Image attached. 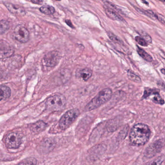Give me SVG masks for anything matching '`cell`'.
<instances>
[{"label":"cell","instance_id":"4316f807","mask_svg":"<svg viewBox=\"0 0 165 165\" xmlns=\"http://www.w3.org/2000/svg\"><path fill=\"white\" fill-rule=\"evenodd\" d=\"M3 71L2 69L0 68V78H1L3 77Z\"/></svg>","mask_w":165,"mask_h":165},{"label":"cell","instance_id":"30bf717a","mask_svg":"<svg viewBox=\"0 0 165 165\" xmlns=\"http://www.w3.org/2000/svg\"><path fill=\"white\" fill-rule=\"evenodd\" d=\"M8 10L13 14L18 16H23L26 14V12L23 7L20 5L13 4L8 2H3Z\"/></svg>","mask_w":165,"mask_h":165},{"label":"cell","instance_id":"6da1fadb","mask_svg":"<svg viewBox=\"0 0 165 165\" xmlns=\"http://www.w3.org/2000/svg\"><path fill=\"white\" fill-rule=\"evenodd\" d=\"M151 134V131L147 125L137 124L134 125L130 132L129 139L133 144L143 145L147 143Z\"/></svg>","mask_w":165,"mask_h":165},{"label":"cell","instance_id":"8fae6325","mask_svg":"<svg viewBox=\"0 0 165 165\" xmlns=\"http://www.w3.org/2000/svg\"><path fill=\"white\" fill-rule=\"evenodd\" d=\"M47 126V124L43 121H38L31 125V130L35 134H38L44 131Z\"/></svg>","mask_w":165,"mask_h":165},{"label":"cell","instance_id":"7a4b0ae2","mask_svg":"<svg viewBox=\"0 0 165 165\" xmlns=\"http://www.w3.org/2000/svg\"><path fill=\"white\" fill-rule=\"evenodd\" d=\"M112 95V91L111 89H104L87 104L85 107V111H92L99 108L110 100Z\"/></svg>","mask_w":165,"mask_h":165},{"label":"cell","instance_id":"8992f818","mask_svg":"<svg viewBox=\"0 0 165 165\" xmlns=\"http://www.w3.org/2000/svg\"><path fill=\"white\" fill-rule=\"evenodd\" d=\"M5 144L9 149H16L20 147L22 143V139L18 133H10L5 137L4 139Z\"/></svg>","mask_w":165,"mask_h":165},{"label":"cell","instance_id":"cb8c5ba5","mask_svg":"<svg viewBox=\"0 0 165 165\" xmlns=\"http://www.w3.org/2000/svg\"><path fill=\"white\" fill-rule=\"evenodd\" d=\"M155 15H156V19L158 20L161 23L165 25V17L163 16V15L160 14L159 13H156L155 12Z\"/></svg>","mask_w":165,"mask_h":165},{"label":"cell","instance_id":"9c48e42d","mask_svg":"<svg viewBox=\"0 0 165 165\" xmlns=\"http://www.w3.org/2000/svg\"><path fill=\"white\" fill-rule=\"evenodd\" d=\"M14 51L13 47L8 42L0 40V59L10 57L13 55Z\"/></svg>","mask_w":165,"mask_h":165},{"label":"cell","instance_id":"ffe728a7","mask_svg":"<svg viewBox=\"0 0 165 165\" xmlns=\"http://www.w3.org/2000/svg\"><path fill=\"white\" fill-rule=\"evenodd\" d=\"M163 160H164L163 157L162 156H159V157L155 158L154 160L148 163L146 165H161Z\"/></svg>","mask_w":165,"mask_h":165},{"label":"cell","instance_id":"e0dca14e","mask_svg":"<svg viewBox=\"0 0 165 165\" xmlns=\"http://www.w3.org/2000/svg\"><path fill=\"white\" fill-rule=\"evenodd\" d=\"M37 160L34 157H28L22 160L17 165H36Z\"/></svg>","mask_w":165,"mask_h":165},{"label":"cell","instance_id":"d4e9b609","mask_svg":"<svg viewBox=\"0 0 165 165\" xmlns=\"http://www.w3.org/2000/svg\"><path fill=\"white\" fill-rule=\"evenodd\" d=\"M31 2L34 3V4H43L44 1H40V0H37V1L35 0V1H31Z\"/></svg>","mask_w":165,"mask_h":165},{"label":"cell","instance_id":"7402d4cb","mask_svg":"<svg viewBox=\"0 0 165 165\" xmlns=\"http://www.w3.org/2000/svg\"><path fill=\"white\" fill-rule=\"evenodd\" d=\"M135 40L139 45L143 46V47H146L148 45L147 42L146 41L145 39L142 37H139V36L136 37H135Z\"/></svg>","mask_w":165,"mask_h":165},{"label":"cell","instance_id":"3957f363","mask_svg":"<svg viewBox=\"0 0 165 165\" xmlns=\"http://www.w3.org/2000/svg\"><path fill=\"white\" fill-rule=\"evenodd\" d=\"M67 104L66 98L61 94L51 95L45 101V107L48 111H58L64 109Z\"/></svg>","mask_w":165,"mask_h":165},{"label":"cell","instance_id":"44dd1931","mask_svg":"<svg viewBox=\"0 0 165 165\" xmlns=\"http://www.w3.org/2000/svg\"><path fill=\"white\" fill-rule=\"evenodd\" d=\"M108 36L111 38V40L115 42V43H118V44L120 45L124 44L123 42L119 38H118V37L115 36L114 34L109 32L108 34Z\"/></svg>","mask_w":165,"mask_h":165},{"label":"cell","instance_id":"277c9868","mask_svg":"<svg viewBox=\"0 0 165 165\" xmlns=\"http://www.w3.org/2000/svg\"><path fill=\"white\" fill-rule=\"evenodd\" d=\"M80 114L79 110L77 109H73L67 111L61 117L58 125L61 130H65L69 127Z\"/></svg>","mask_w":165,"mask_h":165},{"label":"cell","instance_id":"5b68a950","mask_svg":"<svg viewBox=\"0 0 165 165\" xmlns=\"http://www.w3.org/2000/svg\"><path fill=\"white\" fill-rule=\"evenodd\" d=\"M61 58V55L58 51H50L44 56L42 61V65L45 67H54L58 64Z\"/></svg>","mask_w":165,"mask_h":165},{"label":"cell","instance_id":"9a60e30c","mask_svg":"<svg viewBox=\"0 0 165 165\" xmlns=\"http://www.w3.org/2000/svg\"><path fill=\"white\" fill-rule=\"evenodd\" d=\"M137 52L143 59H145L146 61L152 62L153 61V58L151 55H150L147 52H146L145 50L140 48L139 47L137 48Z\"/></svg>","mask_w":165,"mask_h":165},{"label":"cell","instance_id":"5bb4252c","mask_svg":"<svg viewBox=\"0 0 165 165\" xmlns=\"http://www.w3.org/2000/svg\"><path fill=\"white\" fill-rule=\"evenodd\" d=\"M40 11L44 14L51 15L55 13L54 7L51 5H44L40 8Z\"/></svg>","mask_w":165,"mask_h":165},{"label":"cell","instance_id":"2e32d148","mask_svg":"<svg viewBox=\"0 0 165 165\" xmlns=\"http://www.w3.org/2000/svg\"><path fill=\"white\" fill-rule=\"evenodd\" d=\"M10 28L9 22L6 20H1L0 21V34H3L5 33Z\"/></svg>","mask_w":165,"mask_h":165},{"label":"cell","instance_id":"d6986e66","mask_svg":"<svg viewBox=\"0 0 165 165\" xmlns=\"http://www.w3.org/2000/svg\"><path fill=\"white\" fill-rule=\"evenodd\" d=\"M128 77L131 81L136 83H141V79L139 76L134 74L133 72L128 70Z\"/></svg>","mask_w":165,"mask_h":165},{"label":"cell","instance_id":"ba28073f","mask_svg":"<svg viewBox=\"0 0 165 165\" xmlns=\"http://www.w3.org/2000/svg\"><path fill=\"white\" fill-rule=\"evenodd\" d=\"M105 12L107 16L112 20L115 21H123L124 19L116 12L117 10L114 4L109 1H104Z\"/></svg>","mask_w":165,"mask_h":165},{"label":"cell","instance_id":"4fadbf2b","mask_svg":"<svg viewBox=\"0 0 165 165\" xmlns=\"http://www.w3.org/2000/svg\"><path fill=\"white\" fill-rule=\"evenodd\" d=\"M11 93L10 89L8 86L0 85V101L8 99L10 96Z\"/></svg>","mask_w":165,"mask_h":165},{"label":"cell","instance_id":"83f0119b","mask_svg":"<svg viewBox=\"0 0 165 165\" xmlns=\"http://www.w3.org/2000/svg\"><path fill=\"white\" fill-rule=\"evenodd\" d=\"M161 72L163 74L165 75V69H161Z\"/></svg>","mask_w":165,"mask_h":165},{"label":"cell","instance_id":"ac0fdd59","mask_svg":"<svg viewBox=\"0 0 165 165\" xmlns=\"http://www.w3.org/2000/svg\"><path fill=\"white\" fill-rule=\"evenodd\" d=\"M159 92V91L156 89H152L146 88L144 92L143 98H146L152 95H156L158 94Z\"/></svg>","mask_w":165,"mask_h":165},{"label":"cell","instance_id":"484cf974","mask_svg":"<svg viewBox=\"0 0 165 165\" xmlns=\"http://www.w3.org/2000/svg\"><path fill=\"white\" fill-rule=\"evenodd\" d=\"M65 22H66V24H67V25H68L69 26H70V27L71 28H74V26L72 25V22H71V21H70V20H67L65 21Z\"/></svg>","mask_w":165,"mask_h":165},{"label":"cell","instance_id":"52a82bcc","mask_svg":"<svg viewBox=\"0 0 165 165\" xmlns=\"http://www.w3.org/2000/svg\"><path fill=\"white\" fill-rule=\"evenodd\" d=\"M14 37L15 39L21 43H26L29 39L30 33L24 26L18 25L15 29Z\"/></svg>","mask_w":165,"mask_h":165},{"label":"cell","instance_id":"603a6c76","mask_svg":"<svg viewBox=\"0 0 165 165\" xmlns=\"http://www.w3.org/2000/svg\"><path fill=\"white\" fill-rule=\"evenodd\" d=\"M153 102H155L156 104L163 105L165 103L164 100L161 98L160 95H159V94L155 95V96L153 98Z\"/></svg>","mask_w":165,"mask_h":165},{"label":"cell","instance_id":"7c38bea8","mask_svg":"<svg viewBox=\"0 0 165 165\" xmlns=\"http://www.w3.org/2000/svg\"><path fill=\"white\" fill-rule=\"evenodd\" d=\"M79 78H81L84 81H87L91 78L92 75V71L88 68H85L79 71Z\"/></svg>","mask_w":165,"mask_h":165}]
</instances>
